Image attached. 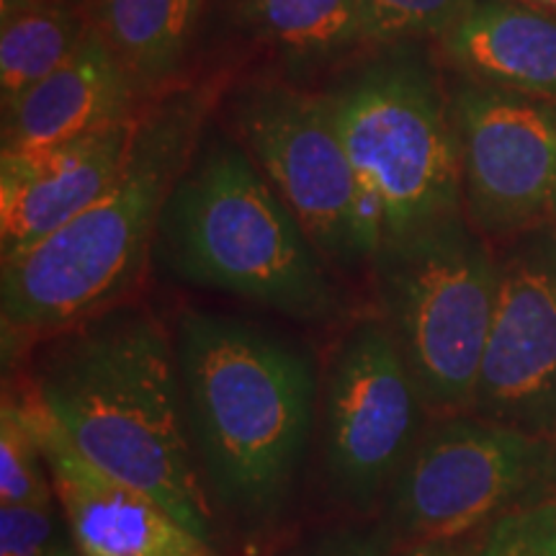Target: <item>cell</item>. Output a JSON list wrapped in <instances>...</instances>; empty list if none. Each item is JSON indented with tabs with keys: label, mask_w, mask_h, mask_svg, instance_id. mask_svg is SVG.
I'll list each match as a JSON object with an SVG mask.
<instances>
[{
	"label": "cell",
	"mask_w": 556,
	"mask_h": 556,
	"mask_svg": "<svg viewBox=\"0 0 556 556\" xmlns=\"http://www.w3.org/2000/svg\"><path fill=\"white\" fill-rule=\"evenodd\" d=\"M41 340L26 397L93 467L214 544L217 510L191 443L176 343L160 319L116 304Z\"/></svg>",
	"instance_id": "1"
},
{
	"label": "cell",
	"mask_w": 556,
	"mask_h": 556,
	"mask_svg": "<svg viewBox=\"0 0 556 556\" xmlns=\"http://www.w3.org/2000/svg\"><path fill=\"white\" fill-rule=\"evenodd\" d=\"M186 420L214 507L248 531L283 516L317 422V374L294 340L217 312L178 317Z\"/></svg>",
	"instance_id": "2"
},
{
	"label": "cell",
	"mask_w": 556,
	"mask_h": 556,
	"mask_svg": "<svg viewBox=\"0 0 556 556\" xmlns=\"http://www.w3.org/2000/svg\"><path fill=\"white\" fill-rule=\"evenodd\" d=\"M204 106L197 93H184L139 116L119 184L67 225L3 258L5 336H58L122 304L137 287L165 197L197 150Z\"/></svg>",
	"instance_id": "3"
},
{
	"label": "cell",
	"mask_w": 556,
	"mask_h": 556,
	"mask_svg": "<svg viewBox=\"0 0 556 556\" xmlns=\"http://www.w3.org/2000/svg\"><path fill=\"white\" fill-rule=\"evenodd\" d=\"M152 255L178 281L294 323H330L343 309L328 261L242 142L227 137L208 139L173 184Z\"/></svg>",
	"instance_id": "4"
},
{
	"label": "cell",
	"mask_w": 556,
	"mask_h": 556,
	"mask_svg": "<svg viewBox=\"0 0 556 556\" xmlns=\"http://www.w3.org/2000/svg\"><path fill=\"white\" fill-rule=\"evenodd\" d=\"M381 319L433 413H471L497 299V250L467 214L381 242Z\"/></svg>",
	"instance_id": "5"
},
{
	"label": "cell",
	"mask_w": 556,
	"mask_h": 556,
	"mask_svg": "<svg viewBox=\"0 0 556 556\" xmlns=\"http://www.w3.org/2000/svg\"><path fill=\"white\" fill-rule=\"evenodd\" d=\"M325 99L353 170L377 206L384 242L464 212L451 109L422 62L381 60Z\"/></svg>",
	"instance_id": "6"
},
{
	"label": "cell",
	"mask_w": 556,
	"mask_h": 556,
	"mask_svg": "<svg viewBox=\"0 0 556 556\" xmlns=\"http://www.w3.org/2000/svg\"><path fill=\"white\" fill-rule=\"evenodd\" d=\"M556 497V438L475 413L426 428L387 495V528L409 544L456 541Z\"/></svg>",
	"instance_id": "7"
},
{
	"label": "cell",
	"mask_w": 556,
	"mask_h": 556,
	"mask_svg": "<svg viewBox=\"0 0 556 556\" xmlns=\"http://www.w3.org/2000/svg\"><path fill=\"white\" fill-rule=\"evenodd\" d=\"M235 127L323 258L371 266L384 242L377 206L353 170L325 96L253 83L232 101Z\"/></svg>",
	"instance_id": "8"
},
{
	"label": "cell",
	"mask_w": 556,
	"mask_h": 556,
	"mask_svg": "<svg viewBox=\"0 0 556 556\" xmlns=\"http://www.w3.org/2000/svg\"><path fill=\"white\" fill-rule=\"evenodd\" d=\"M428 405L381 317H364L332 353L323 394V467L332 497L366 513L389 495Z\"/></svg>",
	"instance_id": "9"
},
{
	"label": "cell",
	"mask_w": 556,
	"mask_h": 556,
	"mask_svg": "<svg viewBox=\"0 0 556 556\" xmlns=\"http://www.w3.org/2000/svg\"><path fill=\"white\" fill-rule=\"evenodd\" d=\"M448 109L471 225L495 242L556 227V101L469 80Z\"/></svg>",
	"instance_id": "10"
},
{
	"label": "cell",
	"mask_w": 556,
	"mask_h": 556,
	"mask_svg": "<svg viewBox=\"0 0 556 556\" xmlns=\"http://www.w3.org/2000/svg\"><path fill=\"white\" fill-rule=\"evenodd\" d=\"M500 245L495 315L471 413L556 438V227Z\"/></svg>",
	"instance_id": "11"
},
{
	"label": "cell",
	"mask_w": 556,
	"mask_h": 556,
	"mask_svg": "<svg viewBox=\"0 0 556 556\" xmlns=\"http://www.w3.org/2000/svg\"><path fill=\"white\" fill-rule=\"evenodd\" d=\"M24 400L50 467L54 495L80 556H219L157 500L83 458L41 407Z\"/></svg>",
	"instance_id": "12"
},
{
	"label": "cell",
	"mask_w": 556,
	"mask_h": 556,
	"mask_svg": "<svg viewBox=\"0 0 556 556\" xmlns=\"http://www.w3.org/2000/svg\"><path fill=\"white\" fill-rule=\"evenodd\" d=\"M139 116L86 137L0 157V258L31 248L119 184Z\"/></svg>",
	"instance_id": "13"
},
{
	"label": "cell",
	"mask_w": 556,
	"mask_h": 556,
	"mask_svg": "<svg viewBox=\"0 0 556 556\" xmlns=\"http://www.w3.org/2000/svg\"><path fill=\"white\" fill-rule=\"evenodd\" d=\"M137 83L99 31H88L67 62L3 109V152H31L127 122Z\"/></svg>",
	"instance_id": "14"
},
{
	"label": "cell",
	"mask_w": 556,
	"mask_h": 556,
	"mask_svg": "<svg viewBox=\"0 0 556 556\" xmlns=\"http://www.w3.org/2000/svg\"><path fill=\"white\" fill-rule=\"evenodd\" d=\"M471 83L556 101V16L520 0H477L441 37Z\"/></svg>",
	"instance_id": "15"
},
{
	"label": "cell",
	"mask_w": 556,
	"mask_h": 556,
	"mask_svg": "<svg viewBox=\"0 0 556 556\" xmlns=\"http://www.w3.org/2000/svg\"><path fill=\"white\" fill-rule=\"evenodd\" d=\"M204 0H88L90 21L127 67L139 93L184 67Z\"/></svg>",
	"instance_id": "16"
},
{
	"label": "cell",
	"mask_w": 556,
	"mask_h": 556,
	"mask_svg": "<svg viewBox=\"0 0 556 556\" xmlns=\"http://www.w3.org/2000/svg\"><path fill=\"white\" fill-rule=\"evenodd\" d=\"M250 39L291 60L323 62L377 45L361 0H227Z\"/></svg>",
	"instance_id": "17"
},
{
	"label": "cell",
	"mask_w": 556,
	"mask_h": 556,
	"mask_svg": "<svg viewBox=\"0 0 556 556\" xmlns=\"http://www.w3.org/2000/svg\"><path fill=\"white\" fill-rule=\"evenodd\" d=\"M0 101L16 103L26 90L70 60L93 29L88 5H37L0 13Z\"/></svg>",
	"instance_id": "18"
},
{
	"label": "cell",
	"mask_w": 556,
	"mask_h": 556,
	"mask_svg": "<svg viewBox=\"0 0 556 556\" xmlns=\"http://www.w3.org/2000/svg\"><path fill=\"white\" fill-rule=\"evenodd\" d=\"M54 500L37 428L18 392H5L0 407V505H47Z\"/></svg>",
	"instance_id": "19"
},
{
	"label": "cell",
	"mask_w": 556,
	"mask_h": 556,
	"mask_svg": "<svg viewBox=\"0 0 556 556\" xmlns=\"http://www.w3.org/2000/svg\"><path fill=\"white\" fill-rule=\"evenodd\" d=\"M377 45L413 37H446L477 0H361Z\"/></svg>",
	"instance_id": "20"
},
{
	"label": "cell",
	"mask_w": 556,
	"mask_h": 556,
	"mask_svg": "<svg viewBox=\"0 0 556 556\" xmlns=\"http://www.w3.org/2000/svg\"><path fill=\"white\" fill-rule=\"evenodd\" d=\"M0 556H80L58 500L0 505Z\"/></svg>",
	"instance_id": "21"
},
{
	"label": "cell",
	"mask_w": 556,
	"mask_h": 556,
	"mask_svg": "<svg viewBox=\"0 0 556 556\" xmlns=\"http://www.w3.org/2000/svg\"><path fill=\"white\" fill-rule=\"evenodd\" d=\"M467 556H556V497L492 520Z\"/></svg>",
	"instance_id": "22"
},
{
	"label": "cell",
	"mask_w": 556,
	"mask_h": 556,
	"mask_svg": "<svg viewBox=\"0 0 556 556\" xmlns=\"http://www.w3.org/2000/svg\"><path fill=\"white\" fill-rule=\"evenodd\" d=\"M392 531L387 523H351L317 533L294 556H389Z\"/></svg>",
	"instance_id": "23"
},
{
	"label": "cell",
	"mask_w": 556,
	"mask_h": 556,
	"mask_svg": "<svg viewBox=\"0 0 556 556\" xmlns=\"http://www.w3.org/2000/svg\"><path fill=\"white\" fill-rule=\"evenodd\" d=\"M456 541H428V544H415L405 556H467L469 544H456Z\"/></svg>",
	"instance_id": "24"
},
{
	"label": "cell",
	"mask_w": 556,
	"mask_h": 556,
	"mask_svg": "<svg viewBox=\"0 0 556 556\" xmlns=\"http://www.w3.org/2000/svg\"><path fill=\"white\" fill-rule=\"evenodd\" d=\"M37 5H88V0H0V13L37 9Z\"/></svg>",
	"instance_id": "25"
},
{
	"label": "cell",
	"mask_w": 556,
	"mask_h": 556,
	"mask_svg": "<svg viewBox=\"0 0 556 556\" xmlns=\"http://www.w3.org/2000/svg\"><path fill=\"white\" fill-rule=\"evenodd\" d=\"M520 3L533 5V9H541L546 13H554V16H556V0H520Z\"/></svg>",
	"instance_id": "26"
}]
</instances>
